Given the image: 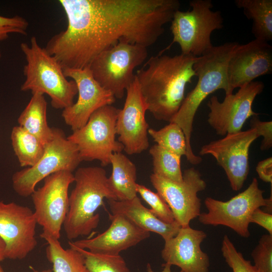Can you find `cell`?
<instances>
[{"label":"cell","instance_id":"4316f807","mask_svg":"<svg viewBox=\"0 0 272 272\" xmlns=\"http://www.w3.org/2000/svg\"><path fill=\"white\" fill-rule=\"evenodd\" d=\"M153 174L177 182L183 180L181 157L155 144L149 149Z\"/></svg>","mask_w":272,"mask_h":272},{"label":"cell","instance_id":"5bb4252c","mask_svg":"<svg viewBox=\"0 0 272 272\" xmlns=\"http://www.w3.org/2000/svg\"><path fill=\"white\" fill-rule=\"evenodd\" d=\"M264 87L263 82L253 81L239 88L235 94L226 95L222 102L217 96H212L207 104L210 125L221 135L241 131L247 119L258 115L253 111L252 106Z\"/></svg>","mask_w":272,"mask_h":272},{"label":"cell","instance_id":"7a4b0ae2","mask_svg":"<svg viewBox=\"0 0 272 272\" xmlns=\"http://www.w3.org/2000/svg\"><path fill=\"white\" fill-rule=\"evenodd\" d=\"M197 57L160 53L137 71L136 80L148 111L157 120L169 122L178 111L187 84L196 76L193 65Z\"/></svg>","mask_w":272,"mask_h":272},{"label":"cell","instance_id":"44dd1931","mask_svg":"<svg viewBox=\"0 0 272 272\" xmlns=\"http://www.w3.org/2000/svg\"><path fill=\"white\" fill-rule=\"evenodd\" d=\"M108 202L112 214L125 216L140 228L160 235L165 241L176 236L181 227L177 222L168 224L160 220L138 196L125 200L110 199Z\"/></svg>","mask_w":272,"mask_h":272},{"label":"cell","instance_id":"3957f363","mask_svg":"<svg viewBox=\"0 0 272 272\" xmlns=\"http://www.w3.org/2000/svg\"><path fill=\"white\" fill-rule=\"evenodd\" d=\"M239 43L228 42L214 46L198 57L193 68L197 77L194 88L188 93L178 111L169 122L177 124L186 139L187 160L191 164L200 163L202 158L195 155L191 146V135L195 113L202 101L211 94L222 89L226 95L233 94L227 79V68L230 58Z\"/></svg>","mask_w":272,"mask_h":272},{"label":"cell","instance_id":"8d00e7d4","mask_svg":"<svg viewBox=\"0 0 272 272\" xmlns=\"http://www.w3.org/2000/svg\"><path fill=\"white\" fill-rule=\"evenodd\" d=\"M162 266L163 267V269L161 272H172L171 271V265L165 263L162 265ZM147 272H154L151 266V264L148 263L147 265ZM179 272H183V271L181 270Z\"/></svg>","mask_w":272,"mask_h":272},{"label":"cell","instance_id":"ffe728a7","mask_svg":"<svg viewBox=\"0 0 272 272\" xmlns=\"http://www.w3.org/2000/svg\"><path fill=\"white\" fill-rule=\"evenodd\" d=\"M206 237L202 230L181 227L176 236L165 241L161 256L165 263L183 272H209V257L200 248Z\"/></svg>","mask_w":272,"mask_h":272},{"label":"cell","instance_id":"9a60e30c","mask_svg":"<svg viewBox=\"0 0 272 272\" xmlns=\"http://www.w3.org/2000/svg\"><path fill=\"white\" fill-rule=\"evenodd\" d=\"M37 224L29 207L0 200V237L6 244V258L23 259L35 249Z\"/></svg>","mask_w":272,"mask_h":272},{"label":"cell","instance_id":"f546056e","mask_svg":"<svg viewBox=\"0 0 272 272\" xmlns=\"http://www.w3.org/2000/svg\"><path fill=\"white\" fill-rule=\"evenodd\" d=\"M136 190L141 197L151 208L150 211L162 221L173 224L176 222L173 213L167 203L161 195L145 186L137 183Z\"/></svg>","mask_w":272,"mask_h":272},{"label":"cell","instance_id":"52a82bcc","mask_svg":"<svg viewBox=\"0 0 272 272\" xmlns=\"http://www.w3.org/2000/svg\"><path fill=\"white\" fill-rule=\"evenodd\" d=\"M148 56L147 48L138 44L120 42L100 53L89 68L97 82L121 99L135 79V69Z\"/></svg>","mask_w":272,"mask_h":272},{"label":"cell","instance_id":"8992f818","mask_svg":"<svg viewBox=\"0 0 272 272\" xmlns=\"http://www.w3.org/2000/svg\"><path fill=\"white\" fill-rule=\"evenodd\" d=\"M191 9L185 12L177 10L171 21L173 40L169 46L176 43L181 54L200 57L213 47L211 34L222 29L223 18L221 12L212 10L211 0H192Z\"/></svg>","mask_w":272,"mask_h":272},{"label":"cell","instance_id":"ba28073f","mask_svg":"<svg viewBox=\"0 0 272 272\" xmlns=\"http://www.w3.org/2000/svg\"><path fill=\"white\" fill-rule=\"evenodd\" d=\"M263 192L259 188L257 179L253 178L245 190L227 201L208 197L204 201L208 212L200 213L198 220L205 225L227 226L240 236L248 238L250 235L248 227L253 212L264 207L268 213H271V192L268 198H264Z\"/></svg>","mask_w":272,"mask_h":272},{"label":"cell","instance_id":"d590c367","mask_svg":"<svg viewBox=\"0 0 272 272\" xmlns=\"http://www.w3.org/2000/svg\"><path fill=\"white\" fill-rule=\"evenodd\" d=\"M259 178L272 184V158L269 157L258 162L256 167Z\"/></svg>","mask_w":272,"mask_h":272},{"label":"cell","instance_id":"484cf974","mask_svg":"<svg viewBox=\"0 0 272 272\" xmlns=\"http://www.w3.org/2000/svg\"><path fill=\"white\" fill-rule=\"evenodd\" d=\"M11 140L15 154L22 167L34 165L44 153L45 146L42 142L19 125L13 127Z\"/></svg>","mask_w":272,"mask_h":272},{"label":"cell","instance_id":"74e56055","mask_svg":"<svg viewBox=\"0 0 272 272\" xmlns=\"http://www.w3.org/2000/svg\"><path fill=\"white\" fill-rule=\"evenodd\" d=\"M5 251L6 244L4 241L0 237V262L6 259Z\"/></svg>","mask_w":272,"mask_h":272},{"label":"cell","instance_id":"e575fe53","mask_svg":"<svg viewBox=\"0 0 272 272\" xmlns=\"http://www.w3.org/2000/svg\"><path fill=\"white\" fill-rule=\"evenodd\" d=\"M250 223H255L267 231L272 235V215L262 211L260 208L256 209L252 213Z\"/></svg>","mask_w":272,"mask_h":272},{"label":"cell","instance_id":"83f0119b","mask_svg":"<svg viewBox=\"0 0 272 272\" xmlns=\"http://www.w3.org/2000/svg\"><path fill=\"white\" fill-rule=\"evenodd\" d=\"M148 132L158 146L180 157H187L185 135L177 124L169 122L159 130L149 128Z\"/></svg>","mask_w":272,"mask_h":272},{"label":"cell","instance_id":"cb8c5ba5","mask_svg":"<svg viewBox=\"0 0 272 272\" xmlns=\"http://www.w3.org/2000/svg\"><path fill=\"white\" fill-rule=\"evenodd\" d=\"M40 237L48 243L46 248L47 259L52 264L53 272H90L84 257L72 247L63 248L59 239L42 232Z\"/></svg>","mask_w":272,"mask_h":272},{"label":"cell","instance_id":"d4e9b609","mask_svg":"<svg viewBox=\"0 0 272 272\" xmlns=\"http://www.w3.org/2000/svg\"><path fill=\"white\" fill-rule=\"evenodd\" d=\"M246 17L253 21L252 33L256 39L272 40V0H236Z\"/></svg>","mask_w":272,"mask_h":272},{"label":"cell","instance_id":"4dcf8cb0","mask_svg":"<svg viewBox=\"0 0 272 272\" xmlns=\"http://www.w3.org/2000/svg\"><path fill=\"white\" fill-rule=\"evenodd\" d=\"M221 251L225 261L232 269V272H259L251 261L245 259L243 254L236 249L227 235L223 237Z\"/></svg>","mask_w":272,"mask_h":272},{"label":"cell","instance_id":"4fadbf2b","mask_svg":"<svg viewBox=\"0 0 272 272\" xmlns=\"http://www.w3.org/2000/svg\"><path fill=\"white\" fill-rule=\"evenodd\" d=\"M259 137L258 131L254 128L228 134L203 145L199 154L211 155L224 169L232 190L238 191L243 187L249 173L250 147Z\"/></svg>","mask_w":272,"mask_h":272},{"label":"cell","instance_id":"5b68a950","mask_svg":"<svg viewBox=\"0 0 272 272\" xmlns=\"http://www.w3.org/2000/svg\"><path fill=\"white\" fill-rule=\"evenodd\" d=\"M20 48L26 61L23 69L25 80L21 90L46 94L55 109L63 110L71 106L78 94L77 85L67 79L56 59L40 46L35 36L29 44L22 42Z\"/></svg>","mask_w":272,"mask_h":272},{"label":"cell","instance_id":"6da1fadb","mask_svg":"<svg viewBox=\"0 0 272 272\" xmlns=\"http://www.w3.org/2000/svg\"><path fill=\"white\" fill-rule=\"evenodd\" d=\"M66 29L44 47L63 69L89 67L101 52L120 42L155 44L179 10L178 0H60Z\"/></svg>","mask_w":272,"mask_h":272},{"label":"cell","instance_id":"603a6c76","mask_svg":"<svg viewBox=\"0 0 272 272\" xmlns=\"http://www.w3.org/2000/svg\"><path fill=\"white\" fill-rule=\"evenodd\" d=\"M112 172L108 180L118 200L133 199L137 196V168L134 164L121 152L110 156Z\"/></svg>","mask_w":272,"mask_h":272},{"label":"cell","instance_id":"7402d4cb","mask_svg":"<svg viewBox=\"0 0 272 272\" xmlns=\"http://www.w3.org/2000/svg\"><path fill=\"white\" fill-rule=\"evenodd\" d=\"M27 106L18 118L19 125L36 137L45 146L53 139V127L47 120V102L43 94L32 93Z\"/></svg>","mask_w":272,"mask_h":272},{"label":"cell","instance_id":"8fae6325","mask_svg":"<svg viewBox=\"0 0 272 272\" xmlns=\"http://www.w3.org/2000/svg\"><path fill=\"white\" fill-rule=\"evenodd\" d=\"M43 185L31 194L37 224L46 233L59 239L69 208V188L74 182V175L61 171L44 180Z\"/></svg>","mask_w":272,"mask_h":272},{"label":"cell","instance_id":"f1b7e54d","mask_svg":"<svg viewBox=\"0 0 272 272\" xmlns=\"http://www.w3.org/2000/svg\"><path fill=\"white\" fill-rule=\"evenodd\" d=\"M72 247L80 252L84 257L87 268L90 272H131L123 258L119 254L111 255L101 254L79 248L70 241Z\"/></svg>","mask_w":272,"mask_h":272},{"label":"cell","instance_id":"30bf717a","mask_svg":"<svg viewBox=\"0 0 272 272\" xmlns=\"http://www.w3.org/2000/svg\"><path fill=\"white\" fill-rule=\"evenodd\" d=\"M53 139L45 146L44 153L33 166L15 172L12 176L13 189L19 196L32 194L36 185L49 175L61 171L73 172L82 162L77 146L63 131L53 127Z\"/></svg>","mask_w":272,"mask_h":272},{"label":"cell","instance_id":"e0dca14e","mask_svg":"<svg viewBox=\"0 0 272 272\" xmlns=\"http://www.w3.org/2000/svg\"><path fill=\"white\" fill-rule=\"evenodd\" d=\"M124 104L119 109L116 123L118 141L129 155L140 154L149 146V124L146 119L147 106L142 95L136 78L126 91Z\"/></svg>","mask_w":272,"mask_h":272},{"label":"cell","instance_id":"d6a6232c","mask_svg":"<svg viewBox=\"0 0 272 272\" xmlns=\"http://www.w3.org/2000/svg\"><path fill=\"white\" fill-rule=\"evenodd\" d=\"M28 26V21L21 16L7 17L0 15V41L8 39L12 33L26 35Z\"/></svg>","mask_w":272,"mask_h":272},{"label":"cell","instance_id":"1f68e13d","mask_svg":"<svg viewBox=\"0 0 272 272\" xmlns=\"http://www.w3.org/2000/svg\"><path fill=\"white\" fill-rule=\"evenodd\" d=\"M251 255L259 272H272V235H263Z\"/></svg>","mask_w":272,"mask_h":272},{"label":"cell","instance_id":"2e32d148","mask_svg":"<svg viewBox=\"0 0 272 272\" xmlns=\"http://www.w3.org/2000/svg\"><path fill=\"white\" fill-rule=\"evenodd\" d=\"M63 70L65 77L75 82L78 89L77 101L63 109L61 113L65 124L75 131L85 125L95 111L112 105L115 98L97 82L89 67Z\"/></svg>","mask_w":272,"mask_h":272},{"label":"cell","instance_id":"9c48e42d","mask_svg":"<svg viewBox=\"0 0 272 272\" xmlns=\"http://www.w3.org/2000/svg\"><path fill=\"white\" fill-rule=\"evenodd\" d=\"M119 109L112 105L95 111L81 128L67 137L77 148L81 161L98 160L102 166L110 164V156L121 152L122 145L116 141V123Z\"/></svg>","mask_w":272,"mask_h":272},{"label":"cell","instance_id":"ac0fdd59","mask_svg":"<svg viewBox=\"0 0 272 272\" xmlns=\"http://www.w3.org/2000/svg\"><path fill=\"white\" fill-rule=\"evenodd\" d=\"M272 73V46L259 39L239 44L227 64V75L231 90Z\"/></svg>","mask_w":272,"mask_h":272},{"label":"cell","instance_id":"d6986e66","mask_svg":"<svg viewBox=\"0 0 272 272\" xmlns=\"http://www.w3.org/2000/svg\"><path fill=\"white\" fill-rule=\"evenodd\" d=\"M108 217L111 224L103 233L93 238L70 241L75 246L93 253L117 255L150 236L149 232L124 216L108 213Z\"/></svg>","mask_w":272,"mask_h":272},{"label":"cell","instance_id":"f35d334b","mask_svg":"<svg viewBox=\"0 0 272 272\" xmlns=\"http://www.w3.org/2000/svg\"><path fill=\"white\" fill-rule=\"evenodd\" d=\"M30 268L33 271V272H52V270L50 269H44L41 271H38V270L35 269L33 267L30 266Z\"/></svg>","mask_w":272,"mask_h":272},{"label":"cell","instance_id":"ab89813d","mask_svg":"<svg viewBox=\"0 0 272 272\" xmlns=\"http://www.w3.org/2000/svg\"><path fill=\"white\" fill-rule=\"evenodd\" d=\"M0 272H4L3 267L0 265Z\"/></svg>","mask_w":272,"mask_h":272},{"label":"cell","instance_id":"836d02e7","mask_svg":"<svg viewBox=\"0 0 272 272\" xmlns=\"http://www.w3.org/2000/svg\"><path fill=\"white\" fill-rule=\"evenodd\" d=\"M250 128L257 129L260 136L263 137V140L260 146L262 151L266 150L272 147V122L261 121L258 115L252 117L250 121Z\"/></svg>","mask_w":272,"mask_h":272},{"label":"cell","instance_id":"7c38bea8","mask_svg":"<svg viewBox=\"0 0 272 272\" xmlns=\"http://www.w3.org/2000/svg\"><path fill=\"white\" fill-rule=\"evenodd\" d=\"M150 178L152 185L167 203L175 221L181 227L189 225L192 220L198 217L201 213V203L197 193L207 186L198 170L193 167L185 170L181 182L153 173Z\"/></svg>","mask_w":272,"mask_h":272},{"label":"cell","instance_id":"277c9868","mask_svg":"<svg viewBox=\"0 0 272 272\" xmlns=\"http://www.w3.org/2000/svg\"><path fill=\"white\" fill-rule=\"evenodd\" d=\"M74 175L75 185L69 195V208L63 226L66 238L73 240L87 236L100 222L98 209L103 200H117L105 170L98 166L80 167Z\"/></svg>","mask_w":272,"mask_h":272},{"label":"cell","instance_id":"60d3db41","mask_svg":"<svg viewBox=\"0 0 272 272\" xmlns=\"http://www.w3.org/2000/svg\"><path fill=\"white\" fill-rule=\"evenodd\" d=\"M1 57H2V53H1V51L0 50V59L1 58Z\"/></svg>","mask_w":272,"mask_h":272}]
</instances>
